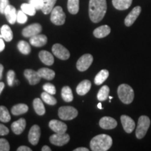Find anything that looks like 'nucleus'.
Instances as JSON below:
<instances>
[{
	"label": "nucleus",
	"mask_w": 151,
	"mask_h": 151,
	"mask_svg": "<svg viewBox=\"0 0 151 151\" xmlns=\"http://www.w3.org/2000/svg\"><path fill=\"white\" fill-rule=\"evenodd\" d=\"M78 111L73 106H62L58 110V116L64 120H71L76 118Z\"/></svg>",
	"instance_id": "423d86ee"
},
{
	"label": "nucleus",
	"mask_w": 151,
	"mask_h": 151,
	"mask_svg": "<svg viewBox=\"0 0 151 151\" xmlns=\"http://www.w3.org/2000/svg\"><path fill=\"white\" fill-rule=\"evenodd\" d=\"M18 151H32V149L25 146H21L17 149Z\"/></svg>",
	"instance_id": "c03bdc74"
},
{
	"label": "nucleus",
	"mask_w": 151,
	"mask_h": 151,
	"mask_svg": "<svg viewBox=\"0 0 151 151\" xmlns=\"http://www.w3.org/2000/svg\"><path fill=\"white\" fill-rule=\"evenodd\" d=\"M9 130L6 126L2 124H0V136H5L9 134Z\"/></svg>",
	"instance_id": "37998d69"
},
{
	"label": "nucleus",
	"mask_w": 151,
	"mask_h": 151,
	"mask_svg": "<svg viewBox=\"0 0 151 151\" xmlns=\"http://www.w3.org/2000/svg\"><path fill=\"white\" fill-rule=\"evenodd\" d=\"M117 124L116 120L111 117H103L99 120V126L104 129H113L117 127Z\"/></svg>",
	"instance_id": "2eb2a0df"
},
{
	"label": "nucleus",
	"mask_w": 151,
	"mask_h": 151,
	"mask_svg": "<svg viewBox=\"0 0 151 151\" xmlns=\"http://www.w3.org/2000/svg\"><path fill=\"white\" fill-rule=\"evenodd\" d=\"M4 71V67L1 64H0V81L2 78V73Z\"/></svg>",
	"instance_id": "de8ad7c7"
},
{
	"label": "nucleus",
	"mask_w": 151,
	"mask_h": 151,
	"mask_svg": "<svg viewBox=\"0 0 151 151\" xmlns=\"http://www.w3.org/2000/svg\"><path fill=\"white\" fill-rule=\"evenodd\" d=\"M4 86L5 85L3 82H0V94H1V92L3 91V90L4 89Z\"/></svg>",
	"instance_id": "8fccbe9b"
},
{
	"label": "nucleus",
	"mask_w": 151,
	"mask_h": 151,
	"mask_svg": "<svg viewBox=\"0 0 151 151\" xmlns=\"http://www.w3.org/2000/svg\"><path fill=\"white\" fill-rule=\"evenodd\" d=\"M28 106L24 104H18L14 106L11 109V113L14 116H19V115L24 114L28 111Z\"/></svg>",
	"instance_id": "a878e982"
},
{
	"label": "nucleus",
	"mask_w": 151,
	"mask_h": 151,
	"mask_svg": "<svg viewBox=\"0 0 151 151\" xmlns=\"http://www.w3.org/2000/svg\"><path fill=\"white\" fill-rule=\"evenodd\" d=\"M109 99H110V100H111L113 99V97H109Z\"/></svg>",
	"instance_id": "603ef678"
},
{
	"label": "nucleus",
	"mask_w": 151,
	"mask_h": 151,
	"mask_svg": "<svg viewBox=\"0 0 151 151\" xmlns=\"http://www.w3.org/2000/svg\"><path fill=\"white\" fill-rule=\"evenodd\" d=\"M111 32V28L109 26L106 25H102L100 27L96 28L94 30L93 35L96 38L98 39H101V38H104L108 36Z\"/></svg>",
	"instance_id": "412c9836"
},
{
	"label": "nucleus",
	"mask_w": 151,
	"mask_h": 151,
	"mask_svg": "<svg viewBox=\"0 0 151 151\" xmlns=\"http://www.w3.org/2000/svg\"><path fill=\"white\" fill-rule=\"evenodd\" d=\"M41 137V129L39 126L37 124H35L31 129H29V134H28V139L30 143L35 146L39 141V139Z\"/></svg>",
	"instance_id": "9b49d317"
},
{
	"label": "nucleus",
	"mask_w": 151,
	"mask_h": 151,
	"mask_svg": "<svg viewBox=\"0 0 151 151\" xmlns=\"http://www.w3.org/2000/svg\"><path fill=\"white\" fill-rule=\"evenodd\" d=\"M141 6H136L131 11V12L127 15L124 19V24L127 27H130L136 21L138 17L141 14Z\"/></svg>",
	"instance_id": "ddd939ff"
},
{
	"label": "nucleus",
	"mask_w": 151,
	"mask_h": 151,
	"mask_svg": "<svg viewBox=\"0 0 151 151\" xmlns=\"http://www.w3.org/2000/svg\"><path fill=\"white\" fill-rule=\"evenodd\" d=\"M17 14L18 12L16 11V9L14 6L8 5L4 11V15L6 18L7 21L11 24H15V22L17 21Z\"/></svg>",
	"instance_id": "f3484780"
},
{
	"label": "nucleus",
	"mask_w": 151,
	"mask_h": 151,
	"mask_svg": "<svg viewBox=\"0 0 151 151\" xmlns=\"http://www.w3.org/2000/svg\"><path fill=\"white\" fill-rule=\"evenodd\" d=\"M50 141L52 144L55 145L57 146H62L67 144L70 140L69 135L67 133L58 134L55 133L50 136Z\"/></svg>",
	"instance_id": "6e6552de"
},
{
	"label": "nucleus",
	"mask_w": 151,
	"mask_h": 151,
	"mask_svg": "<svg viewBox=\"0 0 151 151\" xmlns=\"http://www.w3.org/2000/svg\"><path fill=\"white\" fill-rule=\"evenodd\" d=\"M150 125V120L148 116H141L138 120V125L136 130V137L141 139L145 137L149 127Z\"/></svg>",
	"instance_id": "20e7f679"
},
{
	"label": "nucleus",
	"mask_w": 151,
	"mask_h": 151,
	"mask_svg": "<svg viewBox=\"0 0 151 151\" xmlns=\"http://www.w3.org/2000/svg\"><path fill=\"white\" fill-rule=\"evenodd\" d=\"M91 82L89 80H84L81 81L76 87V92L78 95L83 96L90 91L91 88Z\"/></svg>",
	"instance_id": "aec40b11"
},
{
	"label": "nucleus",
	"mask_w": 151,
	"mask_h": 151,
	"mask_svg": "<svg viewBox=\"0 0 151 151\" xmlns=\"http://www.w3.org/2000/svg\"><path fill=\"white\" fill-rule=\"evenodd\" d=\"M11 120V116L8 109L4 106H0V121L8 122Z\"/></svg>",
	"instance_id": "2f4dec72"
},
{
	"label": "nucleus",
	"mask_w": 151,
	"mask_h": 151,
	"mask_svg": "<svg viewBox=\"0 0 151 151\" xmlns=\"http://www.w3.org/2000/svg\"><path fill=\"white\" fill-rule=\"evenodd\" d=\"M33 107L35 109V112L39 116H43L46 113V109L45 106L41 101V99L39 98H36L33 101Z\"/></svg>",
	"instance_id": "bb28decb"
},
{
	"label": "nucleus",
	"mask_w": 151,
	"mask_h": 151,
	"mask_svg": "<svg viewBox=\"0 0 151 151\" xmlns=\"http://www.w3.org/2000/svg\"><path fill=\"white\" fill-rule=\"evenodd\" d=\"M15 76H16V73L15 71L13 70H9L7 73V83L9 86H14V83L15 80Z\"/></svg>",
	"instance_id": "ea45409f"
},
{
	"label": "nucleus",
	"mask_w": 151,
	"mask_h": 151,
	"mask_svg": "<svg viewBox=\"0 0 151 151\" xmlns=\"http://www.w3.org/2000/svg\"><path fill=\"white\" fill-rule=\"evenodd\" d=\"M66 15L61 6H55L52 9L50 15V20L55 25H62L65 24Z\"/></svg>",
	"instance_id": "39448f33"
},
{
	"label": "nucleus",
	"mask_w": 151,
	"mask_h": 151,
	"mask_svg": "<svg viewBox=\"0 0 151 151\" xmlns=\"http://www.w3.org/2000/svg\"><path fill=\"white\" fill-rule=\"evenodd\" d=\"M26 120L24 118H20L16 122H14L11 124V129L14 134L17 135L22 134L25 129Z\"/></svg>",
	"instance_id": "a211bd4d"
},
{
	"label": "nucleus",
	"mask_w": 151,
	"mask_h": 151,
	"mask_svg": "<svg viewBox=\"0 0 151 151\" xmlns=\"http://www.w3.org/2000/svg\"><path fill=\"white\" fill-rule=\"evenodd\" d=\"M43 89L44 90L45 92H47L48 93L52 94V95L56 94L55 87L54 85L50 83H47L43 85Z\"/></svg>",
	"instance_id": "e433bc0d"
},
{
	"label": "nucleus",
	"mask_w": 151,
	"mask_h": 151,
	"mask_svg": "<svg viewBox=\"0 0 151 151\" xmlns=\"http://www.w3.org/2000/svg\"><path fill=\"white\" fill-rule=\"evenodd\" d=\"M109 92H110V89H109V86H104L103 87H101V89L99 90L97 93L98 100L100 101H105L109 97Z\"/></svg>",
	"instance_id": "7c9ffc66"
},
{
	"label": "nucleus",
	"mask_w": 151,
	"mask_h": 151,
	"mask_svg": "<svg viewBox=\"0 0 151 151\" xmlns=\"http://www.w3.org/2000/svg\"><path fill=\"white\" fill-rule=\"evenodd\" d=\"M120 120H121L122 127L124 131L127 133H132L135 128V122L133 119L130 118L129 116H126V115H122L120 117Z\"/></svg>",
	"instance_id": "4468645a"
},
{
	"label": "nucleus",
	"mask_w": 151,
	"mask_h": 151,
	"mask_svg": "<svg viewBox=\"0 0 151 151\" xmlns=\"http://www.w3.org/2000/svg\"><path fill=\"white\" fill-rule=\"evenodd\" d=\"M41 150L42 151H51V149H50V147H48V146H44L42 147Z\"/></svg>",
	"instance_id": "09e8293b"
},
{
	"label": "nucleus",
	"mask_w": 151,
	"mask_h": 151,
	"mask_svg": "<svg viewBox=\"0 0 151 151\" xmlns=\"http://www.w3.org/2000/svg\"><path fill=\"white\" fill-rule=\"evenodd\" d=\"M57 0H43L44 1V6L41 9L43 13L45 15H47L51 13L52 9L54 8V6Z\"/></svg>",
	"instance_id": "473e14b6"
},
{
	"label": "nucleus",
	"mask_w": 151,
	"mask_h": 151,
	"mask_svg": "<svg viewBox=\"0 0 151 151\" xmlns=\"http://www.w3.org/2000/svg\"><path fill=\"white\" fill-rule=\"evenodd\" d=\"M14 35H13V32L11 27L7 24H4L1 27V35L0 38H3L6 41H11L13 39Z\"/></svg>",
	"instance_id": "b1692460"
},
{
	"label": "nucleus",
	"mask_w": 151,
	"mask_h": 151,
	"mask_svg": "<svg viewBox=\"0 0 151 151\" xmlns=\"http://www.w3.org/2000/svg\"><path fill=\"white\" fill-rule=\"evenodd\" d=\"M49 127L55 133L64 134L66 133L67 130V126L63 122L58 120H52L49 122Z\"/></svg>",
	"instance_id": "f8f14e48"
},
{
	"label": "nucleus",
	"mask_w": 151,
	"mask_h": 151,
	"mask_svg": "<svg viewBox=\"0 0 151 151\" xmlns=\"http://www.w3.org/2000/svg\"><path fill=\"white\" fill-rule=\"evenodd\" d=\"M93 62V57L90 54H85L79 58L76 63V68L78 71H85L91 66Z\"/></svg>",
	"instance_id": "0eeeda50"
},
{
	"label": "nucleus",
	"mask_w": 151,
	"mask_h": 151,
	"mask_svg": "<svg viewBox=\"0 0 151 151\" xmlns=\"http://www.w3.org/2000/svg\"><path fill=\"white\" fill-rule=\"evenodd\" d=\"M5 48V43L4 42L3 39H1V38H0V52L3 51Z\"/></svg>",
	"instance_id": "a18cd8bd"
},
{
	"label": "nucleus",
	"mask_w": 151,
	"mask_h": 151,
	"mask_svg": "<svg viewBox=\"0 0 151 151\" xmlns=\"http://www.w3.org/2000/svg\"><path fill=\"white\" fill-rule=\"evenodd\" d=\"M52 53L60 60H68L70 57V53H69V50L60 43H55L52 46Z\"/></svg>",
	"instance_id": "1a4fd4ad"
},
{
	"label": "nucleus",
	"mask_w": 151,
	"mask_h": 151,
	"mask_svg": "<svg viewBox=\"0 0 151 151\" xmlns=\"http://www.w3.org/2000/svg\"><path fill=\"white\" fill-rule=\"evenodd\" d=\"M97 107L99 108V109H102V106H101V103H99L97 104Z\"/></svg>",
	"instance_id": "3c124183"
},
{
	"label": "nucleus",
	"mask_w": 151,
	"mask_h": 151,
	"mask_svg": "<svg viewBox=\"0 0 151 151\" xmlns=\"http://www.w3.org/2000/svg\"><path fill=\"white\" fill-rule=\"evenodd\" d=\"M8 5H9V0H0V13L1 14H4V11Z\"/></svg>",
	"instance_id": "79ce46f5"
},
{
	"label": "nucleus",
	"mask_w": 151,
	"mask_h": 151,
	"mask_svg": "<svg viewBox=\"0 0 151 151\" xmlns=\"http://www.w3.org/2000/svg\"><path fill=\"white\" fill-rule=\"evenodd\" d=\"M29 3L32 5L37 10H41L44 6L43 0H29Z\"/></svg>",
	"instance_id": "58836bf2"
},
{
	"label": "nucleus",
	"mask_w": 151,
	"mask_h": 151,
	"mask_svg": "<svg viewBox=\"0 0 151 151\" xmlns=\"http://www.w3.org/2000/svg\"><path fill=\"white\" fill-rule=\"evenodd\" d=\"M10 150V145L5 139H0V151Z\"/></svg>",
	"instance_id": "a19ab883"
},
{
	"label": "nucleus",
	"mask_w": 151,
	"mask_h": 151,
	"mask_svg": "<svg viewBox=\"0 0 151 151\" xmlns=\"http://www.w3.org/2000/svg\"><path fill=\"white\" fill-rule=\"evenodd\" d=\"M39 57L44 65L51 66L54 63V58L52 55L46 50H41L39 52Z\"/></svg>",
	"instance_id": "4be33fe9"
},
{
	"label": "nucleus",
	"mask_w": 151,
	"mask_h": 151,
	"mask_svg": "<svg viewBox=\"0 0 151 151\" xmlns=\"http://www.w3.org/2000/svg\"><path fill=\"white\" fill-rule=\"evenodd\" d=\"M118 94L119 99L122 103L129 104L134 100V92L132 88L127 84L120 85L118 88Z\"/></svg>",
	"instance_id": "7ed1b4c3"
},
{
	"label": "nucleus",
	"mask_w": 151,
	"mask_h": 151,
	"mask_svg": "<svg viewBox=\"0 0 151 151\" xmlns=\"http://www.w3.org/2000/svg\"><path fill=\"white\" fill-rule=\"evenodd\" d=\"M109 76V72L106 69H102L97 73V76L94 78V83L97 86L101 85L104 81L108 78Z\"/></svg>",
	"instance_id": "cd10ccee"
},
{
	"label": "nucleus",
	"mask_w": 151,
	"mask_h": 151,
	"mask_svg": "<svg viewBox=\"0 0 151 151\" xmlns=\"http://www.w3.org/2000/svg\"><path fill=\"white\" fill-rule=\"evenodd\" d=\"M112 3L116 9L123 11L129 8L132 5V0H112Z\"/></svg>",
	"instance_id": "5701e85b"
},
{
	"label": "nucleus",
	"mask_w": 151,
	"mask_h": 151,
	"mask_svg": "<svg viewBox=\"0 0 151 151\" xmlns=\"http://www.w3.org/2000/svg\"><path fill=\"white\" fill-rule=\"evenodd\" d=\"M112 143V138L102 134L93 137L90 141V146L92 151H106L111 148Z\"/></svg>",
	"instance_id": "f03ea898"
},
{
	"label": "nucleus",
	"mask_w": 151,
	"mask_h": 151,
	"mask_svg": "<svg viewBox=\"0 0 151 151\" xmlns=\"http://www.w3.org/2000/svg\"><path fill=\"white\" fill-rule=\"evenodd\" d=\"M27 21V14L21 11H19L17 14V22L20 24H24Z\"/></svg>",
	"instance_id": "4c0bfd02"
},
{
	"label": "nucleus",
	"mask_w": 151,
	"mask_h": 151,
	"mask_svg": "<svg viewBox=\"0 0 151 151\" xmlns=\"http://www.w3.org/2000/svg\"><path fill=\"white\" fill-rule=\"evenodd\" d=\"M73 151H89V149H88L87 148H84V147H81V148L74 149Z\"/></svg>",
	"instance_id": "49530a36"
},
{
	"label": "nucleus",
	"mask_w": 151,
	"mask_h": 151,
	"mask_svg": "<svg viewBox=\"0 0 151 151\" xmlns=\"http://www.w3.org/2000/svg\"><path fill=\"white\" fill-rule=\"evenodd\" d=\"M61 95L62 99L66 102H71L73 101V96L72 93V90L69 86H65L62 88Z\"/></svg>",
	"instance_id": "c85d7f7f"
},
{
	"label": "nucleus",
	"mask_w": 151,
	"mask_h": 151,
	"mask_svg": "<svg viewBox=\"0 0 151 151\" xmlns=\"http://www.w3.org/2000/svg\"><path fill=\"white\" fill-rule=\"evenodd\" d=\"M37 72L41 78L48 81L52 80L55 78V71L52 69H48V68H41V69L37 71Z\"/></svg>",
	"instance_id": "393cba45"
},
{
	"label": "nucleus",
	"mask_w": 151,
	"mask_h": 151,
	"mask_svg": "<svg viewBox=\"0 0 151 151\" xmlns=\"http://www.w3.org/2000/svg\"><path fill=\"white\" fill-rule=\"evenodd\" d=\"M41 31H42V27L41 24L39 23H34L24 28L22 32V35L24 37H32L39 35Z\"/></svg>",
	"instance_id": "9d476101"
},
{
	"label": "nucleus",
	"mask_w": 151,
	"mask_h": 151,
	"mask_svg": "<svg viewBox=\"0 0 151 151\" xmlns=\"http://www.w3.org/2000/svg\"><path fill=\"white\" fill-rule=\"evenodd\" d=\"M67 9L71 14H78L79 11V0H68Z\"/></svg>",
	"instance_id": "c756f323"
},
{
	"label": "nucleus",
	"mask_w": 151,
	"mask_h": 151,
	"mask_svg": "<svg viewBox=\"0 0 151 151\" xmlns=\"http://www.w3.org/2000/svg\"><path fill=\"white\" fill-rule=\"evenodd\" d=\"M106 10V0H90L89 16L92 22H99L104 17Z\"/></svg>",
	"instance_id": "f257e3e1"
},
{
	"label": "nucleus",
	"mask_w": 151,
	"mask_h": 151,
	"mask_svg": "<svg viewBox=\"0 0 151 151\" xmlns=\"http://www.w3.org/2000/svg\"><path fill=\"white\" fill-rule=\"evenodd\" d=\"M20 8H21V10L23 11L24 14L31 16H35L36 14V11H37V9H36L32 5L30 4L29 3L22 4Z\"/></svg>",
	"instance_id": "f704fd0d"
},
{
	"label": "nucleus",
	"mask_w": 151,
	"mask_h": 151,
	"mask_svg": "<svg viewBox=\"0 0 151 151\" xmlns=\"http://www.w3.org/2000/svg\"><path fill=\"white\" fill-rule=\"evenodd\" d=\"M47 37L44 35H37L34 37H30L29 42L31 43L32 46L35 47H41L46 44Z\"/></svg>",
	"instance_id": "6ab92c4d"
},
{
	"label": "nucleus",
	"mask_w": 151,
	"mask_h": 151,
	"mask_svg": "<svg viewBox=\"0 0 151 151\" xmlns=\"http://www.w3.org/2000/svg\"><path fill=\"white\" fill-rule=\"evenodd\" d=\"M24 75L25 78L29 81V84L32 86L37 85L40 82L41 77L39 75L37 71H35L32 69H26L24 71Z\"/></svg>",
	"instance_id": "dca6fc26"
},
{
	"label": "nucleus",
	"mask_w": 151,
	"mask_h": 151,
	"mask_svg": "<svg viewBox=\"0 0 151 151\" xmlns=\"http://www.w3.org/2000/svg\"><path fill=\"white\" fill-rule=\"evenodd\" d=\"M41 97L42 98L43 101L49 105H55L57 104V100L55 98L52 97V94L48 93L47 92H43L41 94Z\"/></svg>",
	"instance_id": "c9c22d12"
},
{
	"label": "nucleus",
	"mask_w": 151,
	"mask_h": 151,
	"mask_svg": "<svg viewBox=\"0 0 151 151\" xmlns=\"http://www.w3.org/2000/svg\"><path fill=\"white\" fill-rule=\"evenodd\" d=\"M18 48L21 53L28 55L31 52V48L29 44L24 41H20L18 43Z\"/></svg>",
	"instance_id": "72a5a7b5"
}]
</instances>
